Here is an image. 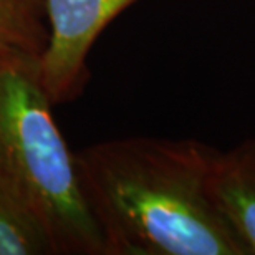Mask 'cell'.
<instances>
[{"label":"cell","mask_w":255,"mask_h":255,"mask_svg":"<svg viewBox=\"0 0 255 255\" xmlns=\"http://www.w3.org/2000/svg\"><path fill=\"white\" fill-rule=\"evenodd\" d=\"M217 151L197 139L136 136L75 152L106 255H246L212 194Z\"/></svg>","instance_id":"cell-1"},{"label":"cell","mask_w":255,"mask_h":255,"mask_svg":"<svg viewBox=\"0 0 255 255\" xmlns=\"http://www.w3.org/2000/svg\"><path fill=\"white\" fill-rule=\"evenodd\" d=\"M219 211L246 255H255V137L217 151L211 177Z\"/></svg>","instance_id":"cell-4"},{"label":"cell","mask_w":255,"mask_h":255,"mask_svg":"<svg viewBox=\"0 0 255 255\" xmlns=\"http://www.w3.org/2000/svg\"><path fill=\"white\" fill-rule=\"evenodd\" d=\"M137 0H43L48 40L38 76L53 105L68 103L88 80L86 58L101 32Z\"/></svg>","instance_id":"cell-3"},{"label":"cell","mask_w":255,"mask_h":255,"mask_svg":"<svg viewBox=\"0 0 255 255\" xmlns=\"http://www.w3.org/2000/svg\"><path fill=\"white\" fill-rule=\"evenodd\" d=\"M47 40L43 0H0V57H40Z\"/></svg>","instance_id":"cell-5"},{"label":"cell","mask_w":255,"mask_h":255,"mask_svg":"<svg viewBox=\"0 0 255 255\" xmlns=\"http://www.w3.org/2000/svg\"><path fill=\"white\" fill-rule=\"evenodd\" d=\"M0 255H57L43 224L3 184H0Z\"/></svg>","instance_id":"cell-6"},{"label":"cell","mask_w":255,"mask_h":255,"mask_svg":"<svg viewBox=\"0 0 255 255\" xmlns=\"http://www.w3.org/2000/svg\"><path fill=\"white\" fill-rule=\"evenodd\" d=\"M53 106L38 57H0V184L38 217L57 255H106Z\"/></svg>","instance_id":"cell-2"}]
</instances>
